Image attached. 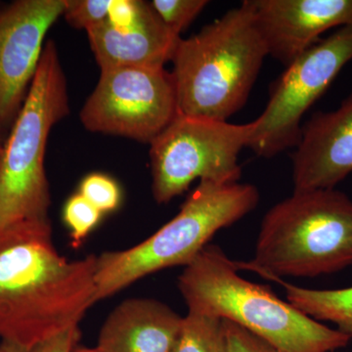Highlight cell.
Returning <instances> with one entry per match:
<instances>
[{
    "instance_id": "cell-18",
    "label": "cell",
    "mask_w": 352,
    "mask_h": 352,
    "mask_svg": "<svg viewBox=\"0 0 352 352\" xmlns=\"http://www.w3.org/2000/svg\"><path fill=\"white\" fill-rule=\"evenodd\" d=\"M150 3L168 30L180 36L210 2L207 0H153Z\"/></svg>"
},
{
    "instance_id": "cell-13",
    "label": "cell",
    "mask_w": 352,
    "mask_h": 352,
    "mask_svg": "<svg viewBox=\"0 0 352 352\" xmlns=\"http://www.w3.org/2000/svg\"><path fill=\"white\" fill-rule=\"evenodd\" d=\"M87 32L100 69L164 68L182 38L164 24L150 2L142 0L131 25L119 28L105 21Z\"/></svg>"
},
{
    "instance_id": "cell-16",
    "label": "cell",
    "mask_w": 352,
    "mask_h": 352,
    "mask_svg": "<svg viewBox=\"0 0 352 352\" xmlns=\"http://www.w3.org/2000/svg\"><path fill=\"white\" fill-rule=\"evenodd\" d=\"M173 352H226L222 319L188 311L183 317Z\"/></svg>"
},
{
    "instance_id": "cell-7",
    "label": "cell",
    "mask_w": 352,
    "mask_h": 352,
    "mask_svg": "<svg viewBox=\"0 0 352 352\" xmlns=\"http://www.w3.org/2000/svg\"><path fill=\"white\" fill-rule=\"evenodd\" d=\"M256 124L178 115L150 143L153 195L166 204L182 195L196 179L239 182V154L248 147Z\"/></svg>"
},
{
    "instance_id": "cell-9",
    "label": "cell",
    "mask_w": 352,
    "mask_h": 352,
    "mask_svg": "<svg viewBox=\"0 0 352 352\" xmlns=\"http://www.w3.org/2000/svg\"><path fill=\"white\" fill-rule=\"evenodd\" d=\"M178 113L175 80L164 68L101 69L80 120L87 131L151 143Z\"/></svg>"
},
{
    "instance_id": "cell-23",
    "label": "cell",
    "mask_w": 352,
    "mask_h": 352,
    "mask_svg": "<svg viewBox=\"0 0 352 352\" xmlns=\"http://www.w3.org/2000/svg\"><path fill=\"white\" fill-rule=\"evenodd\" d=\"M0 352H30V351L25 347L20 346V344H16V342L1 340Z\"/></svg>"
},
{
    "instance_id": "cell-21",
    "label": "cell",
    "mask_w": 352,
    "mask_h": 352,
    "mask_svg": "<svg viewBox=\"0 0 352 352\" xmlns=\"http://www.w3.org/2000/svg\"><path fill=\"white\" fill-rule=\"evenodd\" d=\"M226 352H277L267 342L233 322L222 319Z\"/></svg>"
},
{
    "instance_id": "cell-1",
    "label": "cell",
    "mask_w": 352,
    "mask_h": 352,
    "mask_svg": "<svg viewBox=\"0 0 352 352\" xmlns=\"http://www.w3.org/2000/svg\"><path fill=\"white\" fill-rule=\"evenodd\" d=\"M97 256L69 261L50 219L0 231V338L31 349L69 329L96 300Z\"/></svg>"
},
{
    "instance_id": "cell-20",
    "label": "cell",
    "mask_w": 352,
    "mask_h": 352,
    "mask_svg": "<svg viewBox=\"0 0 352 352\" xmlns=\"http://www.w3.org/2000/svg\"><path fill=\"white\" fill-rule=\"evenodd\" d=\"M112 0H66L63 17L75 29L89 30L107 21Z\"/></svg>"
},
{
    "instance_id": "cell-10",
    "label": "cell",
    "mask_w": 352,
    "mask_h": 352,
    "mask_svg": "<svg viewBox=\"0 0 352 352\" xmlns=\"http://www.w3.org/2000/svg\"><path fill=\"white\" fill-rule=\"evenodd\" d=\"M66 0L0 4V136L6 139L36 76L46 34L63 16Z\"/></svg>"
},
{
    "instance_id": "cell-14",
    "label": "cell",
    "mask_w": 352,
    "mask_h": 352,
    "mask_svg": "<svg viewBox=\"0 0 352 352\" xmlns=\"http://www.w3.org/2000/svg\"><path fill=\"white\" fill-rule=\"evenodd\" d=\"M183 317L151 298H129L104 322L96 349L100 352H173Z\"/></svg>"
},
{
    "instance_id": "cell-4",
    "label": "cell",
    "mask_w": 352,
    "mask_h": 352,
    "mask_svg": "<svg viewBox=\"0 0 352 352\" xmlns=\"http://www.w3.org/2000/svg\"><path fill=\"white\" fill-rule=\"evenodd\" d=\"M270 280L316 277L352 265V201L333 189L294 191L264 215L251 263Z\"/></svg>"
},
{
    "instance_id": "cell-8",
    "label": "cell",
    "mask_w": 352,
    "mask_h": 352,
    "mask_svg": "<svg viewBox=\"0 0 352 352\" xmlns=\"http://www.w3.org/2000/svg\"><path fill=\"white\" fill-rule=\"evenodd\" d=\"M351 60L352 25L340 28L296 58L271 85L248 148L265 159L295 148L303 116Z\"/></svg>"
},
{
    "instance_id": "cell-5",
    "label": "cell",
    "mask_w": 352,
    "mask_h": 352,
    "mask_svg": "<svg viewBox=\"0 0 352 352\" xmlns=\"http://www.w3.org/2000/svg\"><path fill=\"white\" fill-rule=\"evenodd\" d=\"M258 203L254 185L201 180L180 212L151 237L131 249L97 256V302L152 273L188 265L215 233L239 221Z\"/></svg>"
},
{
    "instance_id": "cell-2",
    "label": "cell",
    "mask_w": 352,
    "mask_h": 352,
    "mask_svg": "<svg viewBox=\"0 0 352 352\" xmlns=\"http://www.w3.org/2000/svg\"><path fill=\"white\" fill-rule=\"evenodd\" d=\"M238 271L219 247L204 248L178 278L188 311L233 322L277 352H333L351 342V336L307 316Z\"/></svg>"
},
{
    "instance_id": "cell-11",
    "label": "cell",
    "mask_w": 352,
    "mask_h": 352,
    "mask_svg": "<svg viewBox=\"0 0 352 352\" xmlns=\"http://www.w3.org/2000/svg\"><path fill=\"white\" fill-rule=\"evenodd\" d=\"M268 55L285 67L333 28L352 25V0H249Z\"/></svg>"
},
{
    "instance_id": "cell-22",
    "label": "cell",
    "mask_w": 352,
    "mask_h": 352,
    "mask_svg": "<svg viewBox=\"0 0 352 352\" xmlns=\"http://www.w3.org/2000/svg\"><path fill=\"white\" fill-rule=\"evenodd\" d=\"M80 338V328L69 329L30 349V352H73Z\"/></svg>"
},
{
    "instance_id": "cell-25",
    "label": "cell",
    "mask_w": 352,
    "mask_h": 352,
    "mask_svg": "<svg viewBox=\"0 0 352 352\" xmlns=\"http://www.w3.org/2000/svg\"><path fill=\"white\" fill-rule=\"evenodd\" d=\"M4 140H6V139H3L1 138V136H0V153H1L2 146H3Z\"/></svg>"
},
{
    "instance_id": "cell-24",
    "label": "cell",
    "mask_w": 352,
    "mask_h": 352,
    "mask_svg": "<svg viewBox=\"0 0 352 352\" xmlns=\"http://www.w3.org/2000/svg\"><path fill=\"white\" fill-rule=\"evenodd\" d=\"M73 352H100V351H99L98 349H96V347H94V349H90V347L76 346L75 347V349H74Z\"/></svg>"
},
{
    "instance_id": "cell-17",
    "label": "cell",
    "mask_w": 352,
    "mask_h": 352,
    "mask_svg": "<svg viewBox=\"0 0 352 352\" xmlns=\"http://www.w3.org/2000/svg\"><path fill=\"white\" fill-rule=\"evenodd\" d=\"M102 217L103 214L80 193L69 197L65 204L63 219L76 248L94 230Z\"/></svg>"
},
{
    "instance_id": "cell-19",
    "label": "cell",
    "mask_w": 352,
    "mask_h": 352,
    "mask_svg": "<svg viewBox=\"0 0 352 352\" xmlns=\"http://www.w3.org/2000/svg\"><path fill=\"white\" fill-rule=\"evenodd\" d=\"M78 193L85 197L102 214L113 212L122 201L119 184L104 173H91L80 182Z\"/></svg>"
},
{
    "instance_id": "cell-12",
    "label": "cell",
    "mask_w": 352,
    "mask_h": 352,
    "mask_svg": "<svg viewBox=\"0 0 352 352\" xmlns=\"http://www.w3.org/2000/svg\"><path fill=\"white\" fill-rule=\"evenodd\" d=\"M292 154L295 191L333 189L352 173V94L302 126Z\"/></svg>"
},
{
    "instance_id": "cell-15",
    "label": "cell",
    "mask_w": 352,
    "mask_h": 352,
    "mask_svg": "<svg viewBox=\"0 0 352 352\" xmlns=\"http://www.w3.org/2000/svg\"><path fill=\"white\" fill-rule=\"evenodd\" d=\"M284 287L287 300L315 320L329 321L352 338V287L338 289H311L277 280Z\"/></svg>"
},
{
    "instance_id": "cell-6",
    "label": "cell",
    "mask_w": 352,
    "mask_h": 352,
    "mask_svg": "<svg viewBox=\"0 0 352 352\" xmlns=\"http://www.w3.org/2000/svg\"><path fill=\"white\" fill-rule=\"evenodd\" d=\"M69 113L66 76L56 44L48 41L0 153V231L27 220L50 219L46 147L52 127Z\"/></svg>"
},
{
    "instance_id": "cell-3",
    "label": "cell",
    "mask_w": 352,
    "mask_h": 352,
    "mask_svg": "<svg viewBox=\"0 0 352 352\" xmlns=\"http://www.w3.org/2000/svg\"><path fill=\"white\" fill-rule=\"evenodd\" d=\"M267 55L249 0L180 38L171 59L178 113L227 122L247 103Z\"/></svg>"
}]
</instances>
